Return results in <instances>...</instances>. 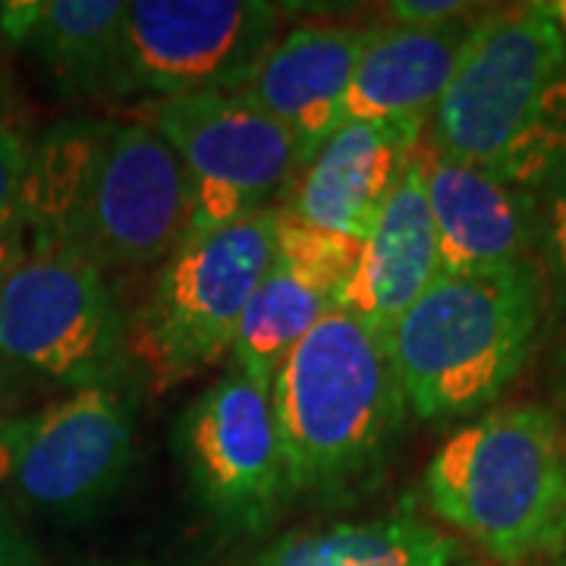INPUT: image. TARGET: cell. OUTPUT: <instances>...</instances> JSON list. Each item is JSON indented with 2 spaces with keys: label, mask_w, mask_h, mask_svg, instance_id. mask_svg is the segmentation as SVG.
I'll list each match as a JSON object with an SVG mask.
<instances>
[{
  "label": "cell",
  "mask_w": 566,
  "mask_h": 566,
  "mask_svg": "<svg viewBox=\"0 0 566 566\" xmlns=\"http://www.w3.org/2000/svg\"><path fill=\"white\" fill-rule=\"evenodd\" d=\"M274 214H277L274 259L296 268L300 274L312 277L315 283H322L327 293H334V300H340L349 277L356 274L365 240L308 227L281 208H274Z\"/></svg>",
  "instance_id": "obj_20"
},
{
  "label": "cell",
  "mask_w": 566,
  "mask_h": 566,
  "mask_svg": "<svg viewBox=\"0 0 566 566\" xmlns=\"http://www.w3.org/2000/svg\"><path fill=\"white\" fill-rule=\"evenodd\" d=\"M547 305L542 262L438 274L387 340L406 409L450 422L497 403L532 359Z\"/></svg>",
  "instance_id": "obj_4"
},
{
  "label": "cell",
  "mask_w": 566,
  "mask_h": 566,
  "mask_svg": "<svg viewBox=\"0 0 566 566\" xmlns=\"http://www.w3.org/2000/svg\"><path fill=\"white\" fill-rule=\"evenodd\" d=\"M35 139L29 136L20 111L0 95V237L17 230L22 180L29 170Z\"/></svg>",
  "instance_id": "obj_21"
},
{
  "label": "cell",
  "mask_w": 566,
  "mask_h": 566,
  "mask_svg": "<svg viewBox=\"0 0 566 566\" xmlns=\"http://www.w3.org/2000/svg\"><path fill=\"white\" fill-rule=\"evenodd\" d=\"M542 268L551 303L566 324V170L542 196Z\"/></svg>",
  "instance_id": "obj_22"
},
{
  "label": "cell",
  "mask_w": 566,
  "mask_h": 566,
  "mask_svg": "<svg viewBox=\"0 0 566 566\" xmlns=\"http://www.w3.org/2000/svg\"><path fill=\"white\" fill-rule=\"evenodd\" d=\"M460 547L412 510L375 523H337L286 535L259 566H457Z\"/></svg>",
  "instance_id": "obj_18"
},
{
  "label": "cell",
  "mask_w": 566,
  "mask_h": 566,
  "mask_svg": "<svg viewBox=\"0 0 566 566\" xmlns=\"http://www.w3.org/2000/svg\"><path fill=\"white\" fill-rule=\"evenodd\" d=\"M371 25H296L271 44L243 95L296 139L303 164L344 114L346 92Z\"/></svg>",
  "instance_id": "obj_14"
},
{
  "label": "cell",
  "mask_w": 566,
  "mask_h": 566,
  "mask_svg": "<svg viewBox=\"0 0 566 566\" xmlns=\"http://www.w3.org/2000/svg\"><path fill=\"white\" fill-rule=\"evenodd\" d=\"M479 17L428 29L394 22L371 25V39L365 44L346 92L340 123L378 120L428 126L457 73L465 39Z\"/></svg>",
  "instance_id": "obj_16"
},
{
  "label": "cell",
  "mask_w": 566,
  "mask_h": 566,
  "mask_svg": "<svg viewBox=\"0 0 566 566\" xmlns=\"http://www.w3.org/2000/svg\"><path fill=\"white\" fill-rule=\"evenodd\" d=\"M290 497L340 504L363 494L400 438L406 397L390 344L334 305L271 381Z\"/></svg>",
  "instance_id": "obj_3"
},
{
  "label": "cell",
  "mask_w": 566,
  "mask_h": 566,
  "mask_svg": "<svg viewBox=\"0 0 566 566\" xmlns=\"http://www.w3.org/2000/svg\"><path fill=\"white\" fill-rule=\"evenodd\" d=\"M189 221L177 155L136 117H70L32 145L17 214L25 249L107 274L164 262L189 237Z\"/></svg>",
  "instance_id": "obj_1"
},
{
  "label": "cell",
  "mask_w": 566,
  "mask_h": 566,
  "mask_svg": "<svg viewBox=\"0 0 566 566\" xmlns=\"http://www.w3.org/2000/svg\"><path fill=\"white\" fill-rule=\"evenodd\" d=\"M428 139L453 161L545 196L566 170V39L547 3L475 20Z\"/></svg>",
  "instance_id": "obj_2"
},
{
  "label": "cell",
  "mask_w": 566,
  "mask_h": 566,
  "mask_svg": "<svg viewBox=\"0 0 566 566\" xmlns=\"http://www.w3.org/2000/svg\"><path fill=\"white\" fill-rule=\"evenodd\" d=\"M554 560H557V566H566V547L557 554V557H554Z\"/></svg>",
  "instance_id": "obj_28"
},
{
  "label": "cell",
  "mask_w": 566,
  "mask_h": 566,
  "mask_svg": "<svg viewBox=\"0 0 566 566\" xmlns=\"http://www.w3.org/2000/svg\"><path fill=\"white\" fill-rule=\"evenodd\" d=\"M277 214L268 208L214 233L186 237L158 268L129 318V356L151 390H174L233 353L245 305L274 262Z\"/></svg>",
  "instance_id": "obj_6"
},
{
  "label": "cell",
  "mask_w": 566,
  "mask_h": 566,
  "mask_svg": "<svg viewBox=\"0 0 566 566\" xmlns=\"http://www.w3.org/2000/svg\"><path fill=\"white\" fill-rule=\"evenodd\" d=\"M136 460L126 387H80L32 416L10 497L51 526H82L117 497Z\"/></svg>",
  "instance_id": "obj_11"
},
{
  "label": "cell",
  "mask_w": 566,
  "mask_h": 566,
  "mask_svg": "<svg viewBox=\"0 0 566 566\" xmlns=\"http://www.w3.org/2000/svg\"><path fill=\"white\" fill-rule=\"evenodd\" d=\"M334 305V293H327L322 283L274 259L271 271L245 305L230 353L233 368L243 371L245 378L271 387L283 359Z\"/></svg>",
  "instance_id": "obj_19"
},
{
  "label": "cell",
  "mask_w": 566,
  "mask_h": 566,
  "mask_svg": "<svg viewBox=\"0 0 566 566\" xmlns=\"http://www.w3.org/2000/svg\"><path fill=\"white\" fill-rule=\"evenodd\" d=\"M29 422H32V416H17V412H7L0 406V491L10 488V479L17 472L22 444L29 434Z\"/></svg>",
  "instance_id": "obj_25"
},
{
  "label": "cell",
  "mask_w": 566,
  "mask_h": 566,
  "mask_svg": "<svg viewBox=\"0 0 566 566\" xmlns=\"http://www.w3.org/2000/svg\"><path fill=\"white\" fill-rule=\"evenodd\" d=\"M85 566H148V564H85Z\"/></svg>",
  "instance_id": "obj_29"
},
{
  "label": "cell",
  "mask_w": 566,
  "mask_h": 566,
  "mask_svg": "<svg viewBox=\"0 0 566 566\" xmlns=\"http://www.w3.org/2000/svg\"><path fill=\"white\" fill-rule=\"evenodd\" d=\"M428 510L501 566L566 547V422L545 403H510L463 424L424 465Z\"/></svg>",
  "instance_id": "obj_5"
},
{
  "label": "cell",
  "mask_w": 566,
  "mask_h": 566,
  "mask_svg": "<svg viewBox=\"0 0 566 566\" xmlns=\"http://www.w3.org/2000/svg\"><path fill=\"white\" fill-rule=\"evenodd\" d=\"M136 120L158 133L180 161L192 211L189 237L281 205L303 170L296 139L243 92L142 102Z\"/></svg>",
  "instance_id": "obj_8"
},
{
  "label": "cell",
  "mask_w": 566,
  "mask_h": 566,
  "mask_svg": "<svg viewBox=\"0 0 566 566\" xmlns=\"http://www.w3.org/2000/svg\"><path fill=\"white\" fill-rule=\"evenodd\" d=\"M385 10L394 25L428 29V25H447V22L479 17V10H485V7L463 3V0H394Z\"/></svg>",
  "instance_id": "obj_23"
},
{
  "label": "cell",
  "mask_w": 566,
  "mask_h": 566,
  "mask_svg": "<svg viewBox=\"0 0 566 566\" xmlns=\"http://www.w3.org/2000/svg\"><path fill=\"white\" fill-rule=\"evenodd\" d=\"M22 249H25V243H22L20 227L0 237V283L7 277V271L13 268V262L22 255Z\"/></svg>",
  "instance_id": "obj_26"
},
{
  "label": "cell",
  "mask_w": 566,
  "mask_h": 566,
  "mask_svg": "<svg viewBox=\"0 0 566 566\" xmlns=\"http://www.w3.org/2000/svg\"><path fill=\"white\" fill-rule=\"evenodd\" d=\"M438 233L428 208L419 148L368 230L356 274L337 305L390 340L394 324L438 281Z\"/></svg>",
  "instance_id": "obj_15"
},
{
  "label": "cell",
  "mask_w": 566,
  "mask_h": 566,
  "mask_svg": "<svg viewBox=\"0 0 566 566\" xmlns=\"http://www.w3.org/2000/svg\"><path fill=\"white\" fill-rule=\"evenodd\" d=\"M0 566H44L39 545L25 532L10 501L0 494Z\"/></svg>",
  "instance_id": "obj_24"
},
{
  "label": "cell",
  "mask_w": 566,
  "mask_h": 566,
  "mask_svg": "<svg viewBox=\"0 0 566 566\" xmlns=\"http://www.w3.org/2000/svg\"><path fill=\"white\" fill-rule=\"evenodd\" d=\"M126 0H7L0 41L44 70L66 98L111 92Z\"/></svg>",
  "instance_id": "obj_17"
},
{
  "label": "cell",
  "mask_w": 566,
  "mask_h": 566,
  "mask_svg": "<svg viewBox=\"0 0 566 566\" xmlns=\"http://www.w3.org/2000/svg\"><path fill=\"white\" fill-rule=\"evenodd\" d=\"M547 10H551V17H554L557 29L564 32V39H566V0H554V3H547Z\"/></svg>",
  "instance_id": "obj_27"
},
{
  "label": "cell",
  "mask_w": 566,
  "mask_h": 566,
  "mask_svg": "<svg viewBox=\"0 0 566 566\" xmlns=\"http://www.w3.org/2000/svg\"><path fill=\"white\" fill-rule=\"evenodd\" d=\"M441 274L542 262V196L441 155L419 142Z\"/></svg>",
  "instance_id": "obj_12"
},
{
  "label": "cell",
  "mask_w": 566,
  "mask_h": 566,
  "mask_svg": "<svg viewBox=\"0 0 566 566\" xmlns=\"http://www.w3.org/2000/svg\"><path fill=\"white\" fill-rule=\"evenodd\" d=\"M424 133L422 123H340L274 208L308 227L365 240Z\"/></svg>",
  "instance_id": "obj_13"
},
{
  "label": "cell",
  "mask_w": 566,
  "mask_h": 566,
  "mask_svg": "<svg viewBox=\"0 0 566 566\" xmlns=\"http://www.w3.org/2000/svg\"><path fill=\"white\" fill-rule=\"evenodd\" d=\"M457 566H475V564H469V560H460V564H457Z\"/></svg>",
  "instance_id": "obj_30"
},
{
  "label": "cell",
  "mask_w": 566,
  "mask_h": 566,
  "mask_svg": "<svg viewBox=\"0 0 566 566\" xmlns=\"http://www.w3.org/2000/svg\"><path fill=\"white\" fill-rule=\"evenodd\" d=\"M174 450L196 504L227 532H264L293 501L271 387L237 368L182 409Z\"/></svg>",
  "instance_id": "obj_10"
},
{
  "label": "cell",
  "mask_w": 566,
  "mask_h": 566,
  "mask_svg": "<svg viewBox=\"0 0 566 566\" xmlns=\"http://www.w3.org/2000/svg\"><path fill=\"white\" fill-rule=\"evenodd\" d=\"M51 381L123 387L129 318L107 274L63 252L22 249L0 283V365Z\"/></svg>",
  "instance_id": "obj_7"
},
{
  "label": "cell",
  "mask_w": 566,
  "mask_h": 566,
  "mask_svg": "<svg viewBox=\"0 0 566 566\" xmlns=\"http://www.w3.org/2000/svg\"><path fill=\"white\" fill-rule=\"evenodd\" d=\"M281 13L262 0H126L114 98L243 92L277 41Z\"/></svg>",
  "instance_id": "obj_9"
}]
</instances>
